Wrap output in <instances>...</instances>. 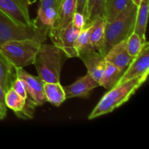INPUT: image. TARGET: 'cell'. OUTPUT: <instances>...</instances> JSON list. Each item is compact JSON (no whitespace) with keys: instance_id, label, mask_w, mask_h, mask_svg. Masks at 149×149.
I'll return each mask as SVG.
<instances>
[{"instance_id":"6da1fadb","label":"cell","mask_w":149,"mask_h":149,"mask_svg":"<svg viewBox=\"0 0 149 149\" xmlns=\"http://www.w3.org/2000/svg\"><path fill=\"white\" fill-rule=\"evenodd\" d=\"M148 76H141L116 84L102 97L88 119H95L116 110L130 100L137 90L145 83Z\"/></svg>"},{"instance_id":"7a4b0ae2","label":"cell","mask_w":149,"mask_h":149,"mask_svg":"<svg viewBox=\"0 0 149 149\" xmlns=\"http://www.w3.org/2000/svg\"><path fill=\"white\" fill-rule=\"evenodd\" d=\"M66 58L60 48L54 45L42 42L33 63L38 77L44 82H60L61 69Z\"/></svg>"},{"instance_id":"3957f363","label":"cell","mask_w":149,"mask_h":149,"mask_svg":"<svg viewBox=\"0 0 149 149\" xmlns=\"http://www.w3.org/2000/svg\"><path fill=\"white\" fill-rule=\"evenodd\" d=\"M138 6L132 3L113 21L106 22L105 41L101 55L106 56L111 48L125 41L134 31Z\"/></svg>"},{"instance_id":"277c9868","label":"cell","mask_w":149,"mask_h":149,"mask_svg":"<svg viewBox=\"0 0 149 149\" xmlns=\"http://www.w3.org/2000/svg\"><path fill=\"white\" fill-rule=\"evenodd\" d=\"M42 42L33 39L8 41L0 45V52L15 68H23L34 63Z\"/></svg>"},{"instance_id":"5b68a950","label":"cell","mask_w":149,"mask_h":149,"mask_svg":"<svg viewBox=\"0 0 149 149\" xmlns=\"http://www.w3.org/2000/svg\"><path fill=\"white\" fill-rule=\"evenodd\" d=\"M48 33L33 24L22 26L0 11V45L8 41L33 39L45 42Z\"/></svg>"},{"instance_id":"8992f818","label":"cell","mask_w":149,"mask_h":149,"mask_svg":"<svg viewBox=\"0 0 149 149\" xmlns=\"http://www.w3.org/2000/svg\"><path fill=\"white\" fill-rule=\"evenodd\" d=\"M81 31L74 27L71 22L62 29L52 27L47 36L50 38L52 45L63 51L67 58H75L77 57L75 43Z\"/></svg>"},{"instance_id":"52a82bcc","label":"cell","mask_w":149,"mask_h":149,"mask_svg":"<svg viewBox=\"0 0 149 149\" xmlns=\"http://www.w3.org/2000/svg\"><path fill=\"white\" fill-rule=\"evenodd\" d=\"M33 0H0V11L9 18L22 26L33 24L29 15V7Z\"/></svg>"},{"instance_id":"ba28073f","label":"cell","mask_w":149,"mask_h":149,"mask_svg":"<svg viewBox=\"0 0 149 149\" xmlns=\"http://www.w3.org/2000/svg\"><path fill=\"white\" fill-rule=\"evenodd\" d=\"M148 74L149 44L147 41H146L141 52L133 58L128 68L121 77L118 84H120L135 77H141V76H148Z\"/></svg>"},{"instance_id":"9c48e42d","label":"cell","mask_w":149,"mask_h":149,"mask_svg":"<svg viewBox=\"0 0 149 149\" xmlns=\"http://www.w3.org/2000/svg\"><path fill=\"white\" fill-rule=\"evenodd\" d=\"M16 77L24 81L29 98L37 106L46 102L44 93V81L39 77L31 75L23 68H15Z\"/></svg>"},{"instance_id":"30bf717a","label":"cell","mask_w":149,"mask_h":149,"mask_svg":"<svg viewBox=\"0 0 149 149\" xmlns=\"http://www.w3.org/2000/svg\"><path fill=\"white\" fill-rule=\"evenodd\" d=\"M59 0H40L37 16L33 20L37 27L48 33L53 26L59 11Z\"/></svg>"},{"instance_id":"8fae6325","label":"cell","mask_w":149,"mask_h":149,"mask_svg":"<svg viewBox=\"0 0 149 149\" xmlns=\"http://www.w3.org/2000/svg\"><path fill=\"white\" fill-rule=\"evenodd\" d=\"M77 57L82 61L90 74L95 81L99 83L106 68V61L105 56L95 49L79 52Z\"/></svg>"},{"instance_id":"7c38bea8","label":"cell","mask_w":149,"mask_h":149,"mask_svg":"<svg viewBox=\"0 0 149 149\" xmlns=\"http://www.w3.org/2000/svg\"><path fill=\"white\" fill-rule=\"evenodd\" d=\"M99 86V83L95 81L90 74H87L84 77L78 79L73 84L63 87L65 98L88 97L91 92Z\"/></svg>"},{"instance_id":"4fadbf2b","label":"cell","mask_w":149,"mask_h":149,"mask_svg":"<svg viewBox=\"0 0 149 149\" xmlns=\"http://www.w3.org/2000/svg\"><path fill=\"white\" fill-rule=\"evenodd\" d=\"M133 58L127 49L126 40L112 47L105 56L106 62L116 66L122 73L126 71Z\"/></svg>"},{"instance_id":"5bb4252c","label":"cell","mask_w":149,"mask_h":149,"mask_svg":"<svg viewBox=\"0 0 149 149\" xmlns=\"http://www.w3.org/2000/svg\"><path fill=\"white\" fill-rule=\"evenodd\" d=\"M77 9V0H63L60 6L57 18L52 27L65 28L72 22Z\"/></svg>"},{"instance_id":"9a60e30c","label":"cell","mask_w":149,"mask_h":149,"mask_svg":"<svg viewBox=\"0 0 149 149\" xmlns=\"http://www.w3.org/2000/svg\"><path fill=\"white\" fill-rule=\"evenodd\" d=\"M106 19L100 17L90 24V39L95 50L101 54L105 41Z\"/></svg>"},{"instance_id":"2e32d148","label":"cell","mask_w":149,"mask_h":149,"mask_svg":"<svg viewBox=\"0 0 149 149\" xmlns=\"http://www.w3.org/2000/svg\"><path fill=\"white\" fill-rule=\"evenodd\" d=\"M16 78L15 68L0 52V86L4 93L11 88Z\"/></svg>"},{"instance_id":"e0dca14e","label":"cell","mask_w":149,"mask_h":149,"mask_svg":"<svg viewBox=\"0 0 149 149\" xmlns=\"http://www.w3.org/2000/svg\"><path fill=\"white\" fill-rule=\"evenodd\" d=\"M148 0H141L138 7L134 32L136 33L144 42L146 41V32L147 23H148Z\"/></svg>"},{"instance_id":"ac0fdd59","label":"cell","mask_w":149,"mask_h":149,"mask_svg":"<svg viewBox=\"0 0 149 149\" xmlns=\"http://www.w3.org/2000/svg\"><path fill=\"white\" fill-rule=\"evenodd\" d=\"M44 93L46 101L57 107L61 106L66 99L63 87L60 82H44Z\"/></svg>"},{"instance_id":"d6986e66","label":"cell","mask_w":149,"mask_h":149,"mask_svg":"<svg viewBox=\"0 0 149 149\" xmlns=\"http://www.w3.org/2000/svg\"><path fill=\"white\" fill-rule=\"evenodd\" d=\"M132 3H133L132 0H106L104 13L106 21H113Z\"/></svg>"},{"instance_id":"ffe728a7","label":"cell","mask_w":149,"mask_h":149,"mask_svg":"<svg viewBox=\"0 0 149 149\" xmlns=\"http://www.w3.org/2000/svg\"><path fill=\"white\" fill-rule=\"evenodd\" d=\"M123 73L116 66L106 62L103 74L99 81V84L107 90L113 88L119 82Z\"/></svg>"},{"instance_id":"44dd1931","label":"cell","mask_w":149,"mask_h":149,"mask_svg":"<svg viewBox=\"0 0 149 149\" xmlns=\"http://www.w3.org/2000/svg\"><path fill=\"white\" fill-rule=\"evenodd\" d=\"M106 0H88L87 6L86 26L100 17H104ZM105 18V17H104Z\"/></svg>"},{"instance_id":"7402d4cb","label":"cell","mask_w":149,"mask_h":149,"mask_svg":"<svg viewBox=\"0 0 149 149\" xmlns=\"http://www.w3.org/2000/svg\"><path fill=\"white\" fill-rule=\"evenodd\" d=\"M26 99L22 97L12 88L6 92L4 96V101L7 108L13 110L15 114L20 113L25 107Z\"/></svg>"},{"instance_id":"603a6c76","label":"cell","mask_w":149,"mask_h":149,"mask_svg":"<svg viewBox=\"0 0 149 149\" xmlns=\"http://www.w3.org/2000/svg\"><path fill=\"white\" fill-rule=\"evenodd\" d=\"M90 25L86 26L80 31L79 34L77 37L75 43V48L77 49V55L79 52L95 49L90 39Z\"/></svg>"},{"instance_id":"cb8c5ba5","label":"cell","mask_w":149,"mask_h":149,"mask_svg":"<svg viewBox=\"0 0 149 149\" xmlns=\"http://www.w3.org/2000/svg\"><path fill=\"white\" fill-rule=\"evenodd\" d=\"M147 41V40H146ZM144 41L141 39V38L135 32H132L129 37L126 39L127 49L128 52L132 57L135 58L142 49L143 46Z\"/></svg>"},{"instance_id":"d4e9b609","label":"cell","mask_w":149,"mask_h":149,"mask_svg":"<svg viewBox=\"0 0 149 149\" xmlns=\"http://www.w3.org/2000/svg\"><path fill=\"white\" fill-rule=\"evenodd\" d=\"M36 105L31 100L28 96L27 99H26V106L23 108V110L20 112V113L15 114L20 119H30L33 117V113H34L35 109L36 107Z\"/></svg>"},{"instance_id":"484cf974","label":"cell","mask_w":149,"mask_h":149,"mask_svg":"<svg viewBox=\"0 0 149 149\" xmlns=\"http://www.w3.org/2000/svg\"><path fill=\"white\" fill-rule=\"evenodd\" d=\"M11 88L24 99H26L28 97V93L27 90H26V84H25L24 81L20 79L16 78L14 80L13 84H12Z\"/></svg>"},{"instance_id":"4316f807","label":"cell","mask_w":149,"mask_h":149,"mask_svg":"<svg viewBox=\"0 0 149 149\" xmlns=\"http://www.w3.org/2000/svg\"><path fill=\"white\" fill-rule=\"evenodd\" d=\"M72 23L74 27L82 30L86 26V18L84 15L79 12H75L72 19Z\"/></svg>"},{"instance_id":"83f0119b","label":"cell","mask_w":149,"mask_h":149,"mask_svg":"<svg viewBox=\"0 0 149 149\" xmlns=\"http://www.w3.org/2000/svg\"><path fill=\"white\" fill-rule=\"evenodd\" d=\"M87 1L88 0H77V9L76 12L81 13L84 15V17H87Z\"/></svg>"},{"instance_id":"f1b7e54d","label":"cell","mask_w":149,"mask_h":149,"mask_svg":"<svg viewBox=\"0 0 149 149\" xmlns=\"http://www.w3.org/2000/svg\"><path fill=\"white\" fill-rule=\"evenodd\" d=\"M4 96H5V93L0 86V110L6 116V114H7V106H6L5 101H4Z\"/></svg>"},{"instance_id":"f546056e","label":"cell","mask_w":149,"mask_h":149,"mask_svg":"<svg viewBox=\"0 0 149 149\" xmlns=\"http://www.w3.org/2000/svg\"><path fill=\"white\" fill-rule=\"evenodd\" d=\"M141 0H132V2H133L135 5L138 6V5L140 4V3H141Z\"/></svg>"},{"instance_id":"4dcf8cb0","label":"cell","mask_w":149,"mask_h":149,"mask_svg":"<svg viewBox=\"0 0 149 149\" xmlns=\"http://www.w3.org/2000/svg\"><path fill=\"white\" fill-rule=\"evenodd\" d=\"M5 115L4 114V113H2V112L1 111V110H0V120H1V119H4V117H5Z\"/></svg>"},{"instance_id":"1f68e13d","label":"cell","mask_w":149,"mask_h":149,"mask_svg":"<svg viewBox=\"0 0 149 149\" xmlns=\"http://www.w3.org/2000/svg\"><path fill=\"white\" fill-rule=\"evenodd\" d=\"M59 1H60V2H61H61H62L63 0H59Z\"/></svg>"}]
</instances>
